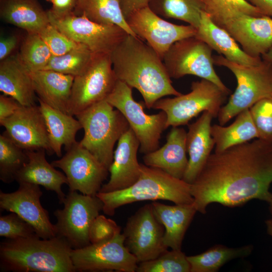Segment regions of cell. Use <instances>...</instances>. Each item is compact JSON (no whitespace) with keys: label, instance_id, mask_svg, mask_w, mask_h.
<instances>
[{"label":"cell","instance_id":"34","mask_svg":"<svg viewBox=\"0 0 272 272\" xmlns=\"http://www.w3.org/2000/svg\"><path fill=\"white\" fill-rule=\"evenodd\" d=\"M203 11L212 21L222 27L227 21L241 15L264 16L247 0H201Z\"/></svg>","mask_w":272,"mask_h":272},{"label":"cell","instance_id":"35","mask_svg":"<svg viewBox=\"0 0 272 272\" xmlns=\"http://www.w3.org/2000/svg\"><path fill=\"white\" fill-rule=\"evenodd\" d=\"M17 55L30 72L44 70L53 56L38 33H27Z\"/></svg>","mask_w":272,"mask_h":272},{"label":"cell","instance_id":"31","mask_svg":"<svg viewBox=\"0 0 272 272\" xmlns=\"http://www.w3.org/2000/svg\"><path fill=\"white\" fill-rule=\"evenodd\" d=\"M74 13L100 24L119 26L127 34L137 36L124 16L120 0H77Z\"/></svg>","mask_w":272,"mask_h":272},{"label":"cell","instance_id":"28","mask_svg":"<svg viewBox=\"0 0 272 272\" xmlns=\"http://www.w3.org/2000/svg\"><path fill=\"white\" fill-rule=\"evenodd\" d=\"M0 16L27 33H39L50 24L47 11L38 0H0Z\"/></svg>","mask_w":272,"mask_h":272},{"label":"cell","instance_id":"24","mask_svg":"<svg viewBox=\"0 0 272 272\" xmlns=\"http://www.w3.org/2000/svg\"><path fill=\"white\" fill-rule=\"evenodd\" d=\"M195 36L230 61L244 65H254L262 60L261 57H253L245 53L229 33L215 23L204 11L201 13L200 23L196 28Z\"/></svg>","mask_w":272,"mask_h":272},{"label":"cell","instance_id":"47","mask_svg":"<svg viewBox=\"0 0 272 272\" xmlns=\"http://www.w3.org/2000/svg\"><path fill=\"white\" fill-rule=\"evenodd\" d=\"M264 15L272 17V0H247Z\"/></svg>","mask_w":272,"mask_h":272},{"label":"cell","instance_id":"18","mask_svg":"<svg viewBox=\"0 0 272 272\" xmlns=\"http://www.w3.org/2000/svg\"><path fill=\"white\" fill-rule=\"evenodd\" d=\"M0 125L5 128L3 134L21 149H44L53 154L39 106L22 105L11 116L0 121Z\"/></svg>","mask_w":272,"mask_h":272},{"label":"cell","instance_id":"8","mask_svg":"<svg viewBox=\"0 0 272 272\" xmlns=\"http://www.w3.org/2000/svg\"><path fill=\"white\" fill-rule=\"evenodd\" d=\"M105 100L125 118L140 142L141 153L146 154L159 148L161 134L167 128L164 111L146 113L143 105L133 99L132 88L118 80Z\"/></svg>","mask_w":272,"mask_h":272},{"label":"cell","instance_id":"39","mask_svg":"<svg viewBox=\"0 0 272 272\" xmlns=\"http://www.w3.org/2000/svg\"><path fill=\"white\" fill-rule=\"evenodd\" d=\"M258 138L272 143V97L262 99L249 108Z\"/></svg>","mask_w":272,"mask_h":272},{"label":"cell","instance_id":"37","mask_svg":"<svg viewBox=\"0 0 272 272\" xmlns=\"http://www.w3.org/2000/svg\"><path fill=\"white\" fill-rule=\"evenodd\" d=\"M94 54L85 45L59 56H53L44 70H51L76 77L90 64Z\"/></svg>","mask_w":272,"mask_h":272},{"label":"cell","instance_id":"3","mask_svg":"<svg viewBox=\"0 0 272 272\" xmlns=\"http://www.w3.org/2000/svg\"><path fill=\"white\" fill-rule=\"evenodd\" d=\"M73 248L63 238L42 239L36 235L0 244L1 271L14 272H74Z\"/></svg>","mask_w":272,"mask_h":272},{"label":"cell","instance_id":"29","mask_svg":"<svg viewBox=\"0 0 272 272\" xmlns=\"http://www.w3.org/2000/svg\"><path fill=\"white\" fill-rule=\"evenodd\" d=\"M38 100L47 128L50 148L53 153L60 157L62 146L66 151L75 144L76 134L82 126L73 116L53 108L38 99Z\"/></svg>","mask_w":272,"mask_h":272},{"label":"cell","instance_id":"7","mask_svg":"<svg viewBox=\"0 0 272 272\" xmlns=\"http://www.w3.org/2000/svg\"><path fill=\"white\" fill-rule=\"evenodd\" d=\"M228 95L214 83L201 79L192 82L189 93L173 98H161L152 108L166 113L167 128L179 126L187 124L202 112L208 111L213 117H217Z\"/></svg>","mask_w":272,"mask_h":272},{"label":"cell","instance_id":"19","mask_svg":"<svg viewBox=\"0 0 272 272\" xmlns=\"http://www.w3.org/2000/svg\"><path fill=\"white\" fill-rule=\"evenodd\" d=\"M253 57L261 56L272 48V17L241 15L222 26Z\"/></svg>","mask_w":272,"mask_h":272},{"label":"cell","instance_id":"22","mask_svg":"<svg viewBox=\"0 0 272 272\" xmlns=\"http://www.w3.org/2000/svg\"><path fill=\"white\" fill-rule=\"evenodd\" d=\"M211 113L205 111L194 122L188 125L186 147L188 165L183 180L192 184L202 169L215 146L211 134Z\"/></svg>","mask_w":272,"mask_h":272},{"label":"cell","instance_id":"11","mask_svg":"<svg viewBox=\"0 0 272 272\" xmlns=\"http://www.w3.org/2000/svg\"><path fill=\"white\" fill-rule=\"evenodd\" d=\"M62 209L54 212L57 235L63 238L73 249L89 245V231L95 219L103 210V203L96 195L71 191L66 195Z\"/></svg>","mask_w":272,"mask_h":272},{"label":"cell","instance_id":"50","mask_svg":"<svg viewBox=\"0 0 272 272\" xmlns=\"http://www.w3.org/2000/svg\"><path fill=\"white\" fill-rule=\"evenodd\" d=\"M267 203H268V205H269V212L270 213L271 216H272V197Z\"/></svg>","mask_w":272,"mask_h":272},{"label":"cell","instance_id":"15","mask_svg":"<svg viewBox=\"0 0 272 272\" xmlns=\"http://www.w3.org/2000/svg\"><path fill=\"white\" fill-rule=\"evenodd\" d=\"M51 164L64 173L70 191L91 196L99 192L109 173L108 169L78 142Z\"/></svg>","mask_w":272,"mask_h":272},{"label":"cell","instance_id":"36","mask_svg":"<svg viewBox=\"0 0 272 272\" xmlns=\"http://www.w3.org/2000/svg\"><path fill=\"white\" fill-rule=\"evenodd\" d=\"M26 151L4 134L0 135V179L6 183L15 180L17 172L28 162Z\"/></svg>","mask_w":272,"mask_h":272},{"label":"cell","instance_id":"21","mask_svg":"<svg viewBox=\"0 0 272 272\" xmlns=\"http://www.w3.org/2000/svg\"><path fill=\"white\" fill-rule=\"evenodd\" d=\"M186 133L183 128L172 127L164 145L144 154V164L159 168L175 178L182 179L188 162Z\"/></svg>","mask_w":272,"mask_h":272},{"label":"cell","instance_id":"41","mask_svg":"<svg viewBox=\"0 0 272 272\" xmlns=\"http://www.w3.org/2000/svg\"><path fill=\"white\" fill-rule=\"evenodd\" d=\"M10 213L0 217L1 236L15 239L37 235L30 224L16 213Z\"/></svg>","mask_w":272,"mask_h":272},{"label":"cell","instance_id":"44","mask_svg":"<svg viewBox=\"0 0 272 272\" xmlns=\"http://www.w3.org/2000/svg\"><path fill=\"white\" fill-rule=\"evenodd\" d=\"M18 44V38L15 35L1 37L0 39V60L11 56Z\"/></svg>","mask_w":272,"mask_h":272},{"label":"cell","instance_id":"32","mask_svg":"<svg viewBox=\"0 0 272 272\" xmlns=\"http://www.w3.org/2000/svg\"><path fill=\"white\" fill-rule=\"evenodd\" d=\"M253 250L252 245L228 247L216 245L203 252L187 256L190 265V272H216L227 262L248 256Z\"/></svg>","mask_w":272,"mask_h":272},{"label":"cell","instance_id":"2","mask_svg":"<svg viewBox=\"0 0 272 272\" xmlns=\"http://www.w3.org/2000/svg\"><path fill=\"white\" fill-rule=\"evenodd\" d=\"M110 55L117 79L136 89L148 109L164 96L182 94L172 86L163 60L137 36L127 34Z\"/></svg>","mask_w":272,"mask_h":272},{"label":"cell","instance_id":"17","mask_svg":"<svg viewBox=\"0 0 272 272\" xmlns=\"http://www.w3.org/2000/svg\"><path fill=\"white\" fill-rule=\"evenodd\" d=\"M39 185L22 183L14 192L0 191V208L16 213L30 224L41 238L49 239L57 236L55 225L52 224L48 211L40 203L42 195Z\"/></svg>","mask_w":272,"mask_h":272},{"label":"cell","instance_id":"46","mask_svg":"<svg viewBox=\"0 0 272 272\" xmlns=\"http://www.w3.org/2000/svg\"><path fill=\"white\" fill-rule=\"evenodd\" d=\"M77 0H52L50 10L58 14H65L74 12Z\"/></svg>","mask_w":272,"mask_h":272},{"label":"cell","instance_id":"42","mask_svg":"<svg viewBox=\"0 0 272 272\" xmlns=\"http://www.w3.org/2000/svg\"><path fill=\"white\" fill-rule=\"evenodd\" d=\"M121 232L120 227L112 219L99 215L93 221L89 231L90 243H98L112 238Z\"/></svg>","mask_w":272,"mask_h":272},{"label":"cell","instance_id":"27","mask_svg":"<svg viewBox=\"0 0 272 272\" xmlns=\"http://www.w3.org/2000/svg\"><path fill=\"white\" fill-rule=\"evenodd\" d=\"M152 205L155 216L164 227V245L171 249L181 250L186 231L197 212L194 205L170 206L155 201Z\"/></svg>","mask_w":272,"mask_h":272},{"label":"cell","instance_id":"20","mask_svg":"<svg viewBox=\"0 0 272 272\" xmlns=\"http://www.w3.org/2000/svg\"><path fill=\"white\" fill-rule=\"evenodd\" d=\"M140 142L129 128L117 142L113 161L108 169L110 178L99 192H108L126 188L139 179L141 164L137 158Z\"/></svg>","mask_w":272,"mask_h":272},{"label":"cell","instance_id":"38","mask_svg":"<svg viewBox=\"0 0 272 272\" xmlns=\"http://www.w3.org/2000/svg\"><path fill=\"white\" fill-rule=\"evenodd\" d=\"M136 271L190 272V265L181 250L167 249L155 259L139 263Z\"/></svg>","mask_w":272,"mask_h":272},{"label":"cell","instance_id":"45","mask_svg":"<svg viewBox=\"0 0 272 272\" xmlns=\"http://www.w3.org/2000/svg\"><path fill=\"white\" fill-rule=\"evenodd\" d=\"M149 0H120L121 9L126 19L133 12L148 7Z\"/></svg>","mask_w":272,"mask_h":272},{"label":"cell","instance_id":"43","mask_svg":"<svg viewBox=\"0 0 272 272\" xmlns=\"http://www.w3.org/2000/svg\"><path fill=\"white\" fill-rule=\"evenodd\" d=\"M22 106L13 98L5 95H0V121L13 115Z\"/></svg>","mask_w":272,"mask_h":272},{"label":"cell","instance_id":"23","mask_svg":"<svg viewBox=\"0 0 272 272\" xmlns=\"http://www.w3.org/2000/svg\"><path fill=\"white\" fill-rule=\"evenodd\" d=\"M45 150L26 151L28 162L17 172L15 180L19 184L28 183L43 186L46 189L55 192L59 203L66 196L61 186L68 184L65 174L55 169L45 158Z\"/></svg>","mask_w":272,"mask_h":272},{"label":"cell","instance_id":"25","mask_svg":"<svg viewBox=\"0 0 272 272\" xmlns=\"http://www.w3.org/2000/svg\"><path fill=\"white\" fill-rule=\"evenodd\" d=\"M0 91L22 106L36 105V93L30 71L17 55L1 61Z\"/></svg>","mask_w":272,"mask_h":272},{"label":"cell","instance_id":"10","mask_svg":"<svg viewBox=\"0 0 272 272\" xmlns=\"http://www.w3.org/2000/svg\"><path fill=\"white\" fill-rule=\"evenodd\" d=\"M47 11L50 24L93 53L110 54L128 34L119 26L100 24L74 12L58 14L50 9Z\"/></svg>","mask_w":272,"mask_h":272},{"label":"cell","instance_id":"12","mask_svg":"<svg viewBox=\"0 0 272 272\" xmlns=\"http://www.w3.org/2000/svg\"><path fill=\"white\" fill-rule=\"evenodd\" d=\"M117 81L110 54L94 53L86 70L74 78L67 114L76 116L105 100Z\"/></svg>","mask_w":272,"mask_h":272},{"label":"cell","instance_id":"30","mask_svg":"<svg viewBox=\"0 0 272 272\" xmlns=\"http://www.w3.org/2000/svg\"><path fill=\"white\" fill-rule=\"evenodd\" d=\"M211 134L215 141L216 153L258 138L249 109L239 113L235 120L229 126L212 125Z\"/></svg>","mask_w":272,"mask_h":272},{"label":"cell","instance_id":"4","mask_svg":"<svg viewBox=\"0 0 272 272\" xmlns=\"http://www.w3.org/2000/svg\"><path fill=\"white\" fill-rule=\"evenodd\" d=\"M96 196L103 203L104 213L108 216H113L119 207L137 201L161 199L175 204L193 202L190 184L161 169L143 164H141L140 176L132 185L120 190L99 192Z\"/></svg>","mask_w":272,"mask_h":272},{"label":"cell","instance_id":"13","mask_svg":"<svg viewBox=\"0 0 272 272\" xmlns=\"http://www.w3.org/2000/svg\"><path fill=\"white\" fill-rule=\"evenodd\" d=\"M121 232L107 241L73 249L71 259L75 271L135 272L138 262L124 244Z\"/></svg>","mask_w":272,"mask_h":272},{"label":"cell","instance_id":"48","mask_svg":"<svg viewBox=\"0 0 272 272\" xmlns=\"http://www.w3.org/2000/svg\"><path fill=\"white\" fill-rule=\"evenodd\" d=\"M265 223L266 231L268 234L272 237V219L267 220Z\"/></svg>","mask_w":272,"mask_h":272},{"label":"cell","instance_id":"26","mask_svg":"<svg viewBox=\"0 0 272 272\" xmlns=\"http://www.w3.org/2000/svg\"><path fill=\"white\" fill-rule=\"evenodd\" d=\"M38 99L67 113L75 77L51 70L30 72Z\"/></svg>","mask_w":272,"mask_h":272},{"label":"cell","instance_id":"33","mask_svg":"<svg viewBox=\"0 0 272 272\" xmlns=\"http://www.w3.org/2000/svg\"><path fill=\"white\" fill-rule=\"evenodd\" d=\"M148 7L163 18L182 21L195 28L203 11L201 0H149Z\"/></svg>","mask_w":272,"mask_h":272},{"label":"cell","instance_id":"51","mask_svg":"<svg viewBox=\"0 0 272 272\" xmlns=\"http://www.w3.org/2000/svg\"><path fill=\"white\" fill-rule=\"evenodd\" d=\"M46 1H48L49 2H50V3H51V2H52V0H46Z\"/></svg>","mask_w":272,"mask_h":272},{"label":"cell","instance_id":"5","mask_svg":"<svg viewBox=\"0 0 272 272\" xmlns=\"http://www.w3.org/2000/svg\"><path fill=\"white\" fill-rule=\"evenodd\" d=\"M84 130L80 144L109 169L116 142L129 128L122 114L103 100L76 115Z\"/></svg>","mask_w":272,"mask_h":272},{"label":"cell","instance_id":"9","mask_svg":"<svg viewBox=\"0 0 272 272\" xmlns=\"http://www.w3.org/2000/svg\"><path fill=\"white\" fill-rule=\"evenodd\" d=\"M213 49L195 36L174 43L164 55L163 61L171 78L193 75L210 81L228 95L231 92L216 74Z\"/></svg>","mask_w":272,"mask_h":272},{"label":"cell","instance_id":"6","mask_svg":"<svg viewBox=\"0 0 272 272\" xmlns=\"http://www.w3.org/2000/svg\"><path fill=\"white\" fill-rule=\"evenodd\" d=\"M214 64L230 70L237 80V87L228 103L218 114L219 124L224 125L242 111L259 100L272 97V63L263 59L254 65L230 61L221 55L213 56Z\"/></svg>","mask_w":272,"mask_h":272},{"label":"cell","instance_id":"16","mask_svg":"<svg viewBox=\"0 0 272 272\" xmlns=\"http://www.w3.org/2000/svg\"><path fill=\"white\" fill-rule=\"evenodd\" d=\"M126 21L134 34L145 40L163 60L170 47L181 39L194 36L196 28L170 23L153 12L149 7L133 12Z\"/></svg>","mask_w":272,"mask_h":272},{"label":"cell","instance_id":"49","mask_svg":"<svg viewBox=\"0 0 272 272\" xmlns=\"http://www.w3.org/2000/svg\"><path fill=\"white\" fill-rule=\"evenodd\" d=\"M263 59L267 60L272 63V48L270 49L267 52L261 56Z\"/></svg>","mask_w":272,"mask_h":272},{"label":"cell","instance_id":"40","mask_svg":"<svg viewBox=\"0 0 272 272\" xmlns=\"http://www.w3.org/2000/svg\"><path fill=\"white\" fill-rule=\"evenodd\" d=\"M49 48L53 56L62 55L82 45L71 39L49 24L38 33Z\"/></svg>","mask_w":272,"mask_h":272},{"label":"cell","instance_id":"1","mask_svg":"<svg viewBox=\"0 0 272 272\" xmlns=\"http://www.w3.org/2000/svg\"><path fill=\"white\" fill-rule=\"evenodd\" d=\"M272 143L260 139L214 152L190 184L193 204L205 214L211 203L235 207L272 197Z\"/></svg>","mask_w":272,"mask_h":272},{"label":"cell","instance_id":"14","mask_svg":"<svg viewBox=\"0 0 272 272\" xmlns=\"http://www.w3.org/2000/svg\"><path fill=\"white\" fill-rule=\"evenodd\" d=\"M164 232V226L151 203L143 206L128 219L122 234L125 246L139 263L157 258L168 248L163 243Z\"/></svg>","mask_w":272,"mask_h":272}]
</instances>
